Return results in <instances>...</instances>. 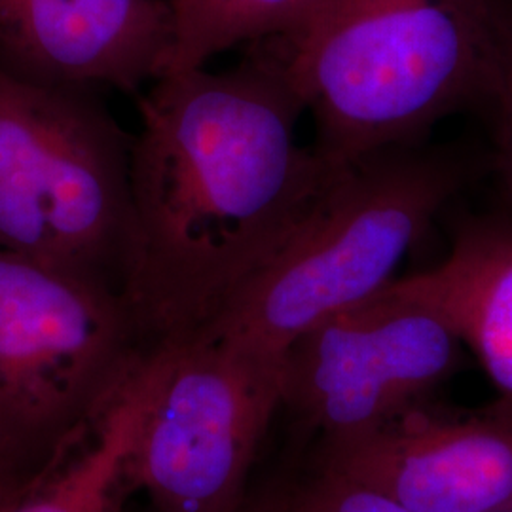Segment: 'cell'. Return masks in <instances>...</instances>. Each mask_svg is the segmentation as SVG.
<instances>
[{
	"label": "cell",
	"instance_id": "1",
	"mask_svg": "<svg viewBox=\"0 0 512 512\" xmlns=\"http://www.w3.org/2000/svg\"><path fill=\"white\" fill-rule=\"evenodd\" d=\"M236 67L158 76L137 101L122 298L145 346L203 329L272 255L334 162L266 42Z\"/></svg>",
	"mask_w": 512,
	"mask_h": 512
},
{
	"label": "cell",
	"instance_id": "2",
	"mask_svg": "<svg viewBox=\"0 0 512 512\" xmlns=\"http://www.w3.org/2000/svg\"><path fill=\"white\" fill-rule=\"evenodd\" d=\"M511 35L509 0H323L266 44L313 118L315 150L348 162L488 109Z\"/></svg>",
	"mask_w": 512,
	"mask_h": 512
},
{
	"label": "cell",
	"instance_id": "3",
	"mask_svg": "<svg viewBox=\"0 0 512 512\" xmlns=\"http://www.w3.org/2000/svg\"><path fill=\"white\" fill-rule=\"evenodd\" d=\"M452 150L421 141L334 162L272 255L192 336L266 361L389 285L467 181Z\"/></svg>",
	"mask_w": 512,
	"mask_h": 512
},
{
	"label": "cell",
	"instance_id": "4",
	"mask_svg": "<svg viewBox=\"0 0 512 512\" xmlns=\"http://www.w3.org/2000/svg\"><path fill=\"white\" fill-rule=\"evenodd\" d=\"M145 349L122 294L0 249V484L33 490Z\"/></svg>",
	"mask_w": 512,
	"mask_h": 512
},
{
	"label": "cell",
	"instance_id": "5",
	"mask_svg": "<svg viewBox=\"0 0 512 512\" xmlns=\"http://www.w3.org/2000/svg\"><path fill=\"white\" fill-rule=\"evenodd\" d=\"M131 141L99 92L0 71V249L122 294Z\"/></svg>",
	"mask_w": 512,
	"mask_h": 512
},
{
	"label": "cell",
	"instance_id": "6",
	"mask_svg": "<svg viewBox=\"0 0 512 512\" xmlns=\"http://www.w3.org/2000/svg\"><path fill=\"white\" fill-rule=\"evenodd\" d=\"M156 346L164 348V376L129 482L158 512H236L258 446L283 404V361L198 336Z\"/></svg>",
	"mask_w": 512,
	"mask_h": 512
},
{
	"label": "cell",
	"instance_id": "7",
	"mask_svg": "<svg viewBox=\"0 0 512 512\" xmlns=\"http://www.w3.org/2000/svg\"><path fill=\"white\" fill-rule=\"evenodd\" d=\"M463 342L425 304L385 285L315 325L283 355V404L325 442L359 437L421 408Z\"/></svg>",
	"mask_w": 512,
	"mask_h": 512
},
{
	"label": "cell",
	"instance_id": "8",
	"mask_svg": "<svg viewBox=\"0 0 512 512\" xmlns=\"http://www.w3.org/2000/svg\"><path fill=\"white\" fill-rule=\"evenodd\" d=\"M321 469L414 512H512V406L452 418L418 408L376 431L325 442Z\"/></svg>",
	"mask_w": 512,
	"mask_h": 512
},
{
	"label": "cell",
	"instance_id": "9",
	"mask_svg": "<svg viewBox=\"0 0 512 512\" xmlns=\"http://www.w3.org/2000/svg\"><path fill=\"white\" fill-rule=\"evenodd\" d=\"M175 38L169 0H0V71L40 86L141 92Z\"/></svg>",
	"mask_w": 512,
	"mask_h": 512
},
{
	"label": "cell",
	"instance_id": "10",
	"mask_svg": "<svg viewBox=\"0 0 512 512\" xmlns=\"http://www.w3.org/2000/svg\"><path fill=\"white\" fill-rule=\"evenodd\" d=\"M391 285L440 313L512 406V217L469 220L437 266Z\"/></svg>",
	"mask_w": 512,
	"mask_h": 512
},
{
	"label": "cell",
	"instance_id": "11",
	"mask_svg": "<svg viewBox=\"0 0 512 512\" xmlns=\"http://www.w3.org/2000/svg\"><path fill=\"white\" fill-rule=\"evenodd\" d=\"M323 0H190L167 73L207 67L236 46L296 35Z\"/></svg>",
	"mask_w": 512,
	"mask_h": 512
},
{
	"label": "cell",
	"instance_id": "12",
	"mask_svg": "<svg viewBox=\"0 0 512 512\" xmlns=\"http://www.w3.org/2000/svg\"><path fill=\"white\" fill-rule=\"evenodd\" d=\"M291 512H414L393 497L348 476L321 469L296 497Z\"/></svg>",
	"mask_w": 512,
	"mask_h": 512
},
{
	"label": "cell",
	"instance_id": "13",
	"mask_svg": "<svg viewBox=\"0 0 512 512\" xmlns=\"http://www.w3.org/2000/svg\"><path fill=\"white\" fill-rule=\"evenodd\" d=\"M488 110L494 116L495 167L512 207V35Z\"/></svg>",
	"mask_w": 512,
	"mask_h": 512
},
{
	"label": "cell",
	"instance_id": "14",
	"mask_svg": "<svg viewBox=\"0 0 512 512\" xmlns=\"http://www.w3.org/2000/svg\"><path fill=\"white\" fill-rule=\"evenodd\" d=\"M236 512H291L289 511V499H262L256 503L243 501V505Z\"/></svg>",
	"mask_w": 512,
	"mask_h": 512
},
{
	"label": "cell",
	"instance_id": "15",
	"mask_svg": "<svg viewBox=\"0 0 512 512\" xmlns=\"http://www.w3.org/2000/svg\"><path fill=\"white\" fill-rule=\"evenodd\" d=\"M169 4H171L173 14H175V23H179L184 16V12L188 10L190 0H169Z\"/></svg>",
	"mask_w": 512,
	"mask_h": 512
},
{
	"label": "cell",
	"instance_id": "16",
	"mask_svg": "<svg viewBox=\"0 0 512 512\" xmlns=\"http://www.w3.org/2000/svg\"><path fill=\"white\" fill-rule=\"evenodd\" d=\"M509 2H511V6H512V0H509Z\"/></svg>",
	"mask_w": 512,
	"mask_h": 512
}]
</instances>
